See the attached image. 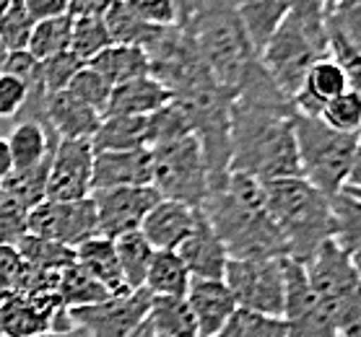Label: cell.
Segmentation results:
<instances>
[{
    "mask_svg": "<svg viewBox=\"0 0 361 337\" xmlns=\"http://www.w3.org/2000/svg\"><path fill=\"white\" fill-rule=\"evenodd\" d=\"M174 255L180 257L192 278L203 280H224V270H226V262H229L226 249L221 247V241L214 234V229L208 226L203 213L197 218L192 234L174 249Z\"/></svg>",
    "mask_w": 361,
    "mask_h": 337,
    "instance_id": "cell-18",
    "label": "cell"
},
{
    "mask_svg": "<svg viewBox=\"0 0 361 337\" xmlns=\"http://www.w3.org/2000/svg\"><path fill=\"white\" fill-rule=\"evenodd\" d=\"M265 208L286 241L288 257L307 262L317 249L333 239L330 195L312 187L302 177L265 184Z\"/></svg>",
    "mask_w": 361,
    "mask_h": 337,
    "instance_id": "cell-4",
    "label": "cell"
},
{
    "mask_svg": "<svg viewBox=\"0 0 361 337\" xmlns=\"http://www.w3.org/2000/svg\"><path fill=\"white\" fill-rule=\"evenodd\" d=\"M52 158V156H49ZM49 158L47 161H42V164L32 166V169H24V172H11L0 189L13 198L16 203L26 208V210H32L37 208L39 203L47 200V177H49Z\"/></svg>",
    "mask_w": 361,
    "mask_h": 337,
    "instance_id": "cell-34",
    "label": "cell"
},
{
    "mask_svg": "<svg viewBox=\"0 0 361 337\" xmlns=\"http://www.w3.org/2000/svg\"><path fill=\"white\" fill-rule=\"evenodd\" d=\"M200 208H188L174 200H159L140 223V234L157 252H174L192 234Z\"/></svg>",
    "mask_w": 361,
    "mask_h": 337,
    "instance_id": "cell-16",
    "label": "cell"
},
{
    "mask_svg": "<svg viewBox=\"0 0 361 337\" xmlns=\"http://www.w3.org/2000/svg\"><path fill=\"white\" fill-rule=\"evenodd\" d=\"M345 184H348V187H361V135H359V146H356V158H353L351 177H348Z\"/></svg>",
    "mask_w": 361,
    "mask_h": 337,
    "instance_id": "cell-49",
    "label": "cell"
},
{
    "mask_svg": "<svg viewBox=\"0 0 361 337\" xmlns=\"http://www.w3.org/2000/svg\"><path fill=\"white\" fill-rule=\"evenodd\" d=\"M6 140H8L11 148L13 172H24V169H32V166L47 161L55 151V143H58L49 125L37 122V120H18L11 138Z\"/></svg>",
    "mask_w": 361,
    "mask_h": 337,
    "instance_id": "cell-23",
    "label": "cell"
},
{
    "mask_svg": "<svg viewBox=\"0 0 361 337\" xmlns=\"http://www.w3.org/2000/svg\"><path fill=\"white\" fill-rule=\"evenodd\" d=\"M330 221L333 239L343 252H353L361 244V200L348 189L330 195Z\"/></svg>",
    "mask_w": 361,
    "mask_h": 337,
    "instance_id": "cell-31",
    "label": "cell"
},
{
    "mask_svg": "<svg viewBox=\"0 0 361 337\" xmlns=\"http://www.w3.org/2000/svg\"><path fill=\"white\" fill-rule=\"evenodd\" d=\"M294 138L299 174L325 195H336L351 177L359 135L330 130L320 117H304L294 112Z\"/></svg>",
    "mask_w": 361,
    "mask_h": 337,
    "instance_id": "cell-5",
    "label": "cell"
},
{
    "mask_svg": "<svg viewBox=\"0 0 361 337\" xmlns=\"http://www.w3.org/2000/svg\"><path fill=\"white\" fill-rule=\"evenodd\" d=\"M83 68V63L75 58L73 52L68 50L63 55H55V58L39 63V83L44 94H58V91H66L73 81V75Z\"/></svg>",
    "mask_w": 361,
    "mask_h": 337,
    "instance_id": "cell-43",
    "label": "cell"
},
{
    "mask_svg": "<svg viewBox=\"0 0 361 337\" xmlns=\"http://www.w3.org/2000/svg\"><path fill=\"white\" fill-rule=\"evenodd\" d=\"M128 337H159V335L154 332V327H151V324H148V319H146V322H140L138 327L133 329Z\"/></svg>",
    "mask_w": 361,
    "mask_h": 337,
    "instance_id": "cell-52",
    "label": "cell"
},
{
    "mask_svg": "<svg viewBox=\"0 0 361 337\" xmlns=\"http://www.w3.org/2000/svg\"><path fill=\"white\" fill-rule=\"evenodd\" d=\"M29 101V86L11 73H0V120H13Z\"/></svg>",
    "mask_w": 361,
    "mask_h": 337,
    "instance_id": "cell-46",
    "label": "cell"
},
{
    "mask_svg": "<svg viewBox=\"0 0 361 337\" xmlns=\"http://www.w3.org/2000/svg\"><path fill=\"white\" fill-rule=\"evenodd\" d=\"M151 293L146 288L123 293V296H109L94 306L71 309L73 324H81L91 337H128L140 322H146L151 309Z\"/></svg>",
    "mask_w": 361,
    "mask_h": 337,
    "instance_id": "cell-12",
    "label": "cell"
},
{
    "mask_svg": "<svg viewBox=\"0 0 361 337\" xmlns=\"http://www.w3.org/2000/svg\"><path fill=\"white\" fill-rule=\"evenodd\" d=\"M348 257H351L353 270H356V275H359V280H361V244L353 249V252H348Z\"/></svg>",
    "mask_w": 361,
    "mask_h": 337,
    "instance_id": "cell-53",
    "label": "cell"
},
{
    "mask_svg": "<svg viewBox=\"0 0 361 337\" xmlns=\"http://www.w3.org/2000/svg\"><path fill=\"white\" fill-rule=\"evenodd\" d=\"M343 189H348V192H351V195H356V198L361 200V187H348V184H345Z\"/></svg>",
    "mask_w": 361,
    "mask_h": 337,
    "instance_id": "cell-54",
    "label": "cell"
},
{
    "mask_svg": "<svg viewBox=\"0 0 361 337\" xmlns=\"http://www.w3.org/2000/svg\"><path fill=\"white\" fill-rule=\"evenodd\" d=\"M325 3H328V6H333V3H336V0H325ZM325 11H328V8H325Z\"/></svg>",
    "mask_w": 361,
    "mask_h": 337,
    "instance_id": "cell-58",
    "label": "cell"
},
{
    "mask_svg": "<svg viewBox=\"0 0 361 337\" xmlns=\"http://www.w3.org/2000/svg\"><path fill=\"white\" fill-rule=\"evenodd\" d=\"M58 296L63 301V306L71 312V309L94 306L99 301H104V298H109V291L73 262L71 267H66V270L60 272Z\"/></svg>",
    "mask_w": 361,
    "mask_h": 337,
    "instance_id": "cell-32",
    "label": "cell"
},
{
    "mask_svg": "<svg viewBox=\"0 0 361 337\" xmlns=\"http://www.w3.org/2000/svg\"><path fill=\"white\" fill-rule=\"evenodd\" d=\"M159 200L161 198L154 187H115L91 192V203L97 210L99 236L115 241L125 234L140 231L143 218Z\"/></svg>",
    "mask_w": 361,
    "mask_h": 337,
    "instance_id": "cell-13",
    "label": "cell"
},
{
    "mask_svg": "<svg viewBox=\"0 0 361 337\" xmlns=\"http://www.w3.org/2000/svg\"><path fill=\"white\" fill-rule=\"evenodd\" d=\"M115 187H151V151H94L91 192Z\"/></svg>",
    "mask_w": 361,
    "mask_h": 337,
    "instance_id": "cell-15",
    "label": "cell"
},
{
    "mask_svg": "<svg viewBox=\"0 0 361 337\" xmlns=\"http://www.w3.org/2000/svg\"><path fill=\"white\" fill-rule=\"evenodd\" d=\"M26 234L75 249L86 239L99 236L94 203H91V198L68 200V203H63V200H44V203H39L37 208L29 210Z\"/></svg>",
    "mask_w": 361,
    "mask_h": 337,
    "instance_id": "cell-10",
    "label": "cell"
},
{
    "mask_svg": "<svg viewBox=\"0 0 361 337\" xmlns=\"http://www.w3.org/2000/svg\"><path fill=\"white\" fill-rule=\"evenodd\" d=\"M34 21L26 13L21 0H11L8 8L0 13V47L8 52H26Z\"/></svg>",
    "mask_w": 361,
    "mask_h": 337,
    "instance_id": "cell-39",
    "label": "cell"
},
{
    "mask_svg": "<svg viewBox=\"0 0 361 337\" xmlns=\"http://www.w3.org/2000/svg\"><path fill=\"white\" fill-rule=\"evenodd\" d=\"M174 99V94L166 86L151 78V75H143V78H135V81L120 83L112 89V96H109L107 112L104 115H120V117H148L159 112L161 107H166L169 101Z\"/></svg>",
    "mask_w": 361,
    "mask_h": 337,
    "instance_id": "cell-21",
    "label": "cell"
},
{
    "mask_svg": "<svg viewBox=\"0 0 361 337\" xmlns=\"http://www.w3.org/2000/svg\"><path fill=\"white\" fill-rule=\"evenodd\" d=\"M151 187L161 200L200 208L211 192V177L195 135L151 148Z\"/></svg>",
    "mask_w": 361,
    "mask_h": 337,
    "instance_id": "cell-8",
    "label": "cell"
},
{
    "mask_svg": "<svg viewBox=\"0 0 361 337\" xmlns=\"http://www.w3.org/2000/svg\"><path fill=\"white\" fill-rule=\"evenodd\" d=\"M146 319L159 337H197V322L188 298L154 296Z\"/></svg>",
    "mask_w": 361,
    "mask_h": 337,
    "instance_id": "cell-28",
    "label": "cell"
},
{
    "mask_svg": "<svg viewBox=\"0 0 361 337\" xmlns=\"http://www.w3.org/2000/svg\"><path fill=\"white\" fill-rule=\"evenodd\" d=\"M86 65L91 70H97L112 89L120 86V83L151 75V63H148L146 52L138 50V47H125V44H112L104 52H99L97 58L86 63Z\"/></svg>",
    "mask_w": 361,
    "mask_h": 337,
    "instance_id": "cell-26",
    "label": "cell"
},
{
    "mask_svg": "<svg viewBox=\"0 0 361 337\" xmlns=\"http://www.w3.org/2000/svg\"><path fill=\"white\" fill-rule=\"evenodd\" d=\"M94 146L91 140H58L49 158L47 200H86L91 198Z\"/></svg>",
    "mask_w": 361,
    "mask_h": 337,
    "instance_id": "cell-14",
    "label": "cell"
},
{
    "mask_svg": "<svg viewBox=\"0 0 361 337\" xmlns=\"http://www.w3.org/2000/svg\"><path fill=\"white\" fill-rule=\"evenodd\" d=\"M200 213L219 236L229 260H281L286 241L265 208V184L247 174L229 172L224 187L214 189Z\"/></svg>",
    "mask_w": 361,
    "mask_h": 337,
    "instance_id": "cell-1",
    "label": "cell"
},
{
    "mask_svg": "<svg viewBox=\"0 0 361 337\" xmlns=\"http://www.w3.org/2000/svg\"><path fill=\"white\" fill-rule=\"evenodd\" d=\"M320 120L330 130L345 132V135H361V96L356 91H345L338 99L325 104Z\"/></svg>",
    "mask_w": 361,
    "mask_h": 337,
    "instance_id": "cell-41",
    "label": "cell"
},
{
    "mask_svg": "<svg viewBox=\"0 0 361 337\" xmlns=\"http://www.w3.org/2000/svg\"><path fill=\"white\" fill-rule=\"evenodd\" d=\"M115 255L117 262H120V272H123L125 286L130 291H138L146 283L148 267L154 262V255L157 249L146 241V236L140 231H133V234H125V236L115 239Z\"/></svg>",
    "mask_w": 361,
    "mask_h": 337,
    "instance_id": "cell-29",
    "label": "cell"
},
{
    "mask_svg": "<svg viewBox=\"0 0 361 337\" xmlns=\"http://www.w3.org/2000/svg\"><path fill=\"white\" fill-rule=\"evenodd\" d=\"M148 117L104 115L91 138L94 151H135L148 148Z\"/></svg>",
    "mask_w": 361,
    "mask_h": 337,
    "instance_id": "cell-27",
    "label": "cell"
},
{
    "mask_svg": "<svg viewBox=\"0 0 361 337\" xmlns=\"http://www.w3.org/2000/svg\"><path fill=\"white\" fill-rule=\"evenodd\" d=\"M73 327L58 293H13L0 304V337H39Z\"/></svg>",
    "mask_w": 361,
    "mask_h": 337,
    "instance_id": "cell-11",
    "label": "cell"
},
{
    "mask_svg": "<svg viewBox=\"0 0 361 337\" xmlns=\"http://www.w3.org/2000/svg\"><path fill=\"white\" fill-rule=\"evenodd\" d=\"M180 29L188 32L203 63L224 89H237L260 65L237 16L234 0H177Z\"/></svg>",
    "mask_w": 361,
    "mask_h": 337,
    "instance_id": "cell-3",
    "label": "cell"
},
{
    "mask_svg": "<svg viewBox=\"0 0 361 337\" xmlns=\"http://www.w3.org/2000/svg\"><path fill=\"white\" fill-rule=\"evenodd\" d=\"M307 280L317 304L328 312L341 335L361 329V280L351 265L348 252L336 241H325L307 262Z\"/></svg>",
    "mask_w": 361,
    "mask_h": 337,
    "instance_id": "cell-7",
    "label": "cell"
},
{
    "mask_svg": "<svg viewBox=\"0 0 361 337\" xmlns=\"http://www.w3.org/2000/svg\"><path fill=\"white\" fill-rule=\"evenodd\" d=\"M345 91H348V81H345L343 70L338 68L333 58H322L310 68V73L304 75V83L294 94L291 107H294L296 115L320 117L325 104L338 99Z\"/></svg>",
    "mask_w": 361,
    "mask_h": 337,
    "instance_id": "cell-20",
    "label": "cell"
},
{
    "mask_svg": "<svg viewBox=\"0 0 361 337\" xmlns=\"http://www.w3.org/2000/svg\"><path fill=\"white\" fill-rule=\"evenodd\" d=\"M71 29H73V18L71 16L49 18V21L34 24L26 52L37 63H44V60L55 58V55H63V52L71 50Z\"/></svg>",
    "mask_w": 361,
    "mask_h": 337,
    "instance_id": "cell-33",
    "label": "cell"
},
{
    "mask_svg": "<svg viewBox=\"0 0 361 337\" xmlns=\"http://www.w3.org/2000/svg\"><path fill=\"white\" fill-rule=\"evenodd\" d=\"M283 260V257H281ZM281 260H229L224 283L237 309L265 317H283V267Z\"/></svg>",
    "mask_w": 361,
    "mask_h": 337,
    "instance_id": "cell-9",
    "label": "cell"
},
{
    "mask_svg": "<svg viewBox=\"0 0 361 337\" xmlns=\"http://www.w3.org/2000/svg\"><path fill=\"white\" fill-rule=\"evenodd\" d=\"M229 172L260 184L302 177L294 138V107H265L234 96L229 112Z\"/></svg>",
    "mask_w": 361,
    "mask_h": 337,
    "instance_id": "cell-2",
    "label": "cell"
},
{
    "mask_svg": "<svg viewBox=\"0 0 361 337\" xmlns=\"http://www.w3.org/2000/svg\"><path fill=\"white\" fill-rule=\"evenodd\" d=\"M16 293V286H13V280L8 278H0V304L6 301V298H11Z\"/></svg>",
    "mask_w": 361,
    "mask_h": 337,
    "instance_id": "cell-51",
    "label": "cell"
},
{
    "mask_svg": "<svg viewBox=\"0 0 361 337\" xmlns=\"http://www.w3.org/2000/svg\"><path fill=\"white\" fill-rule=\"evenodd\" d=\"M190 280L192 275L188 272V267L182 265V260L174 252H157L154 255V262L148 267L146 275V288L151 296H174V298H185L190 288Z\"/></svg>",
    "mask_w": 361,
    "mask_h": 337,
    "instance_id": "cell-30",
    "label": "cell"
},
{
    "mask_svg": "<svg viewBox=\"0 0 361 337\" xmlns=\"http://www.w3.org/2000/svg\"><path fill=\"white\" fill-rule=\"evenodd\" d=\"M21 3H24L26 13L32 16L34 24L68 16V0H21Z\"/></svg>",
    "mask_w": 361,
    "mask_h": 337,
    "instance_id": "cell-47",
    "label": "cell"
},
{
    "mask_svg": "<svg viewBox=\"0 0 361 337\" xmlns=\"http://www.w3.org/2000/svg\"><path fill=\"white\" fill-rule=\"evenodd\" d=\"M75 252V265L86 270L91 278L102 283L109 291V296H123L130 293V288L125 286L123 272H120V262L115 255V241L104 236H91L83 244L73 249Z\"/></svg>",
    "mask_w": 361,
    "mask_h": 337,
    "instance_id": "cell-22",
    "label": "cell"
},
{
    "mask_svg": "<svg viewBox=\"0 0 361 337\" xmlns=\"http://www.w3.org/2000/svg\"><path fill=\"white\" fill-rule=\"evenodd\" d=\"M44 120L58 140H91L102 115L75 99L71 91H58L44 99Z\"/></svg>",
    "mask_w": 361,
    "mask_h": 337,
    "instance_id": "cell-19",
    "label": "cell"
},
{
    "mask_svg": "<svg viewBox=\"0 0 361 337\" xmlns=\"http://www.w3.org/2000/svg\"><path fill=\"white\" fill-rule=\"evenodd\" d=\"M39 337H91L81 324H73V327L68 329H60V332H47V335H39Z\"/></svg>",
    "mask_w": 361,
    "mask_h": 337,
    "instance_id": "cell-50",
    "label": "cell"
},
{
    "mask_svg": "<svg viewBox=\"0 0 361 337\" xmlns=\"http://www.w3.org/2000/svg\"><path fill=\"white\" fill-rule=\"evenodd\" d=\"M322 58H328L325 21H310L288 13L260 52V65L281 94L286 99H294V94L304 83V75Z\"/></svg>",
    "mask_w": 361,
    "mask_h": 337,
    "instance_id": "cell-6",
    "label": "cell"
},
{
    "mask_svg": "<svg viewBox=\"0 0 361 337\" xmlns=\"http://www.w3.org/2000/svg\"><path fill=\"white\" fill-rule=\"evenodd\" d=\"M185 298H188L192 317L197 322V337L219 335L224 324L231 319V314L237 312L234 296L224 280L192 278Z\"/></svg>",
    "mask_w": 361,
    "mask_h": 337,
    "instance_id": "cell-17",
    "label": "cell"
},
{
    "mask_svg": "<svg viewBox=\"0 0 361 337\" xmlns=\"http://www.w3.org/2000/svg\"><path fill=\"white\" fill-rule=\"evenodd\" d=\"M112 47V37L107 32V24L102 16H86L73 18V29H71V52L81 60L83 65L91 63L99 52Z\"/></svg>",
    "mask_w": 361,
    "mask_h": 337,
    "instance_id": "cell-36",
    "label": "cell"
},
{
    "mask_svg": "<svg viewBox=\"0 0 361 337\" xmlns=\"http://www.w3.org/2000/svg\"><path fill=\"white\" fill-rule=\"evenodd\" d=\"M3 60H6V50L0 47V65H3Z\"/></svg>",
    "mask_w": 361,
    "mask_h": 337,
    "instance_id": "cell-56",
    "label": "cell"
},
{
    "mask_svg": "<svg viewBox=\"0 0 361 337\" xmlns=\"http://www.w3.org/2000/svg\"><path fill=\"white\" fill-rule=\"evenodd\" d=\"M345 337H361V329H356V332H351V335H345Z\"/></svg>",
    "mask_w": 361,
    "mask_h": 337,
    "instance_id": "cell-57",
    "label": "cell"
},
{
    "mask_svg": "<svg viewBox=\"0 0 361 337\" xmlns=\"http://www.w3.org/2000/svg\"><path fill=\"white\" fill-rule=\"evenodd\" d=\"M115 0H68V16L86 18V16H104Z\"/></svg>",
    "mask_w": 361,
    "mask_h": 337,
    "instance_id": "cell-48",
    "label": "cell"
},
{
    "mask_svg": "<svg viewBox=\"0 0 361 337\" xmlns=\"http://www.w3.org/2000/svg\"><path fill=\"white\" fill-rule=\"evenodd\" d=\"M125 3L138 13V18H143L151 26H161V29L180 26L177 0H125Z\"/></svg>",
    "mask_w": 361,
    "mask_h": 337,
    "instance_id": "cell-45",
    "label": "cell"
},
{
    "mask_svg": "<svg viewBox=\"0 0 361 337\" xmlns=\"http://www.w3.org/2000/svg\"><path fill=\"white\" fill-rule=\"evenodd\" d=\"M325 26L361 52V0H336L325 11Z\"/></svg>",
    "mask_w": 361,
    "mask_h": 337,
    "instance_id": "cell-40",
    "label": "cell"
},
{
    "mask_svg": "<svg viewBox=\"0 0 361 337\" xmlns=\"http://www.w3.org/2000/svg\"><path fill=\"white\" fill-rule=\"evenodd\" d=\"M234 6L255 55L260 58L268 39L288 16V0H234Z\"/></svg>",
    "mask_w": 361,
    "mask_h": 337,
    "instance_id": "cell-24",
    "label": "cell"
},
{
    "mask_svg": "<svg viewBox=\"0 0 361 337\" xmlns=\"http://www.w3.org/2000/svg\"><path fill=\"white\" fill-rule=\"evenodd\" d=\"M214 337H286V322L279 317H265L247 309H237L231 319Z\"/></svg>",
    "mask_w": 361,
    "mask_h": 337,
    "instance_id": "cell-38",
    "label": "cell"
},
{
    "mask_svg": "<svg viewBox=\"0 0 361 337\" xmlns=\"http://www.w3.org/2000/svg\"><path fill=\"white\" fill-rule=\"evenodd\" d=\"M104 24L107 32L112 37V44H125V47H138V50L148 52L166 29L161 26H151L143 18H138V13L125 3V0H115L109 11L104 13Z\"/></svg>",
    "mask_w": 361,
    "mask_h": 337,
    "instance_id": "cell-25",
    "label": "cell"
},
{
    "mask_svg": "<svg viewBox=\"0 0 361 337\" xmlns=\"http://www.w3.org/2000/svg\"><path fill=\"white\" fill-rule=\"evenodd\" d=\"M66 91H71L75 99H81L83 104H89L94 112L104 117L109 104V96H112V86H109L97 70H91L89 65H83L78 73L73 75V81Z\"/></svg>",
    "mask_w": 361,
    "mask_h": 337,
    "instance_id": "cell-42",
    "label": "cell"
},
{
    "mask_svg": "<svg viewBox=\"0 0 361 337\" xmlns=\"http://www.w3.org/2000/svg\"><path fill=\"white\" fill-rule=\"evenodd\" d=\"M26 218H29V210L0 189V244L16 247L26 236Z\"/></svg>",
    "mask_w": 361,
    "mask_h": 337,
    "instance_id": "cell-44",
    "label": "cell"
},
{
    "mask_svg": "<svg viewBox=\"0 0 361 337\" xmlns=\"http://www.w3.org/2000/svg\"><path fill=\"white\" fill-rule=\"evenodd\" d=\"M18 255L24 260V265L34 267V270H47V272H63L66 267L75 262V252L71 247L47 241V239L32 236L26 234L16 244Z\"/></svg>",
    "mask_w": 361,
    "mask_h": 337,
    "instance_id": "cell-35",
    "label": "cell"
},
{
    "mask_svg": "<svg viewBox=\"0 0 361 337\" xmlns=\"http://www.w3.org/2000/svg\"><path fill=\"white\" fill-rule=\"evenodd\" d=\"M8 3H11V0H0V13L8 8Z\"/></svg>",
    "mask_w": 361,
    "mask_h": 337,
    "instance_id": "cell-55",
    "label": "cell"
},
{
    "mask_svg": "<svg viewBox=\"0 0 361 337\" xmlns=\"http://www.w3.org/2000/svg\"><path fill=\"white\" fill-rule=\"evenodd\" d=\"M146 130H148V151L161 146V143H169V140L192 135L190 132L188 115H185V109L180 107L177 99H172L166 107H161L154 115H148Z\"/></svg>",
    "mask_w": 361,
    "mask_h": 337,
    "instance_id": "cell-37",
    "label": "cell"
}]
</instances>
